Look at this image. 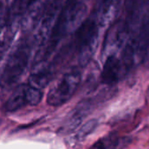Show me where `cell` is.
<instances>
[{
    "instance_id": "obj_1",
    "label": "cell",
    "mask_w": 149,
    "mask_h": 149,
    "mask_svg": "<svg viewBox=\"0 0 149 149\" xmlns=\"http://www.w3.org/2000/svg\"><path fill=\"white\" fill-rule=\"evenodd\" d=\"M87 12L84 0H66L63 8L52 27L50 36L43 44V49L39 50L35 61H44L55 50L59 42L68 32L79 26Z\"/></svg>"
},
{
    "instance_id": "obj_2",
    "label": "cell",
    "mask_w": 149,
    "mask_h": 149,
    "mask_svg": "<svg viewBox=\"0 0 149 149\" xmlns=\"http://www.w3.org/2000/svg\"><path fill=\"white\" fill-rule=\"evenodd\" d=\"M32 51V44L27 39L22 40L9 55L2 74L0 76V86L10 88L14 85L26 70Z\"/></svg>"
},
{
    "instance_id": "obj_3",
    "label": "cell",
    "mask_w": 149,
    "mask_h": 149,
    "mask_svg": "<svg viewBox=\"0 0 149 149\" xmlns=\"http://www.w3.org/2000/svg\"><path fill=\"white\" fill-rule=\"evenodd\" d=\"M99 24L97 19H88L77 28L74 43L80 57V61L87 63L96 51L99 36Z\"/></svg>"
},
{
    "instance_id": "obj_4",
    "label": "cell",
    "mask_w": 149,
    "mask_h": 149,
    "mask_svg": "<svg viewBox=\"0 0 149 149\" xmlns=\"http://www.w3.org/2000/svg\"><path fill=\"white\" fill-rule=\"evenodd\" d=\"M81 79V73L77 69H72L64 73L50 88L47 97V104L57 107L67 103L76 93Z\"/></svg>"
},
{
    "instance_id": "obj_5",
    "label": "cell",
    "mask_w": 149,
    "mask_h": 149,
    "mask_svg": "<svg viewBox=\"0 0 149 149\" xmlns=\"http://www.w3.org/2000/svg\"><path fill=\"white\" fill-rule=\"evenodd\" d=\"M123 68L121 61L114 54L108 55L100 74L101 82L105 85H115L120 79Z\"/></svg>"
},
{
    "instance_id": "obj_6",
    "label": "cell",
    "mask_w": 149,
    "mask_h": 149,
    "mask_svg": "<svg viewBox=\"0 0 149 149\" xmlns=\"http://www.w3.org/2000/svg\"><path fill=\"white\" fill-rule=\"evenodd\" d=\"M121 0H100L96 19L100 26L111 22L117 14Z\"/></svg>"
},
{
    "instance_id": "obj_7",
    "label": "cell",
    "mask_w": 149,
    "mask_h": 149,
    "mask_svg": "<svg viewBox=\"0 0 149 149\" xmlns=\"http://www.w3.org/2000/svg\"><path fill=\"white\" fill-rule=\"evenodd\" d=\"M27 87L28 84H21L18 86L11 97L6 103L5 108L7 111L13 112L16 111L26 105L28 104V96H27Z\"/></svg>"
},
{
    "instance_id": "obj_8",
    "label": "cell",
    "mask_w": 149,
    "mask_h": 149,
    "mask_svg": "<svg viewBox=\"0 0 149 149\" xmlns=\"http://www.w3.org/2000/svg\"><path fill=\"white\" fill-rule=\"evenodd\" d=\"M130 142L129 137H118L112 133L99 139L91 149H124Z\"/></svg>"
},
{
    "instance_id": "obj_9",
    "label": "cell",
    "mask_w": 149,
    "mask_h": 149,
    "mask_svg": "<svg viewBox=\"0 0 149 149\" xmlns=\"http://www.w3.org/2000/svg\"><path fill=\"white\" fill-rule=\"evenodd\" d=\"M14 29L15 28L12 25H10L9 30L7 29V31L6 32L4 36L2 38H0V59L2 58V56L6 53V49L9 47V46L11 45V43L13 40V38L15 35Z\"/></svg>"
},
{
    "instance_id": "obj_10",
    "label": "cell",
    "mask_w": 149,
    "mask_h": 149,
    "mask_svg": "<svg viewBox=\"0 0 149 149\" xmlns=\"http://www.w3.org/2000/svg\"><path fill=\"white\" fill-rule=\"evenodd\" d=\"M97 121L93 119L91 120L89 122H87L79 131L78 132L74 135V139L76 141H81L82 139H84L86 136H88L90 133H91L93 132V130L97 127Z\"/></svg>"
},
{
    "instance_id": "obj_11",
    "label": "cell",
    "mask_w": 149,
    "mask_h": 149,
    "mask_svg": "<svg viewBox=\"0 0 149 149\" xmlns=\"http://www.w3.org/2000/svg\"><path fill=\"white\" fill-rule=\"evenodd\" d=\"M10 25L11 20L8 14V6H6L4 1H0V33Z\"/></svg>"
},
{
    "instance_id": "obj_12",
    "label": "cell",
    "mask_w": 149,
    "mask_h": 149,
    "mask_svg": "<svg viewBox=\"0 0 149 149\" xmlns=\"http://www.w3.org/2000/svg\"><path fill=\"white\" fill-rule=\"evenodd\" d=\"M50 3L47 4V6L45 10V14L49 16H55L56 11L58 9V6L61 3V0H50Z\"/></svg>"
}]
</instances>
